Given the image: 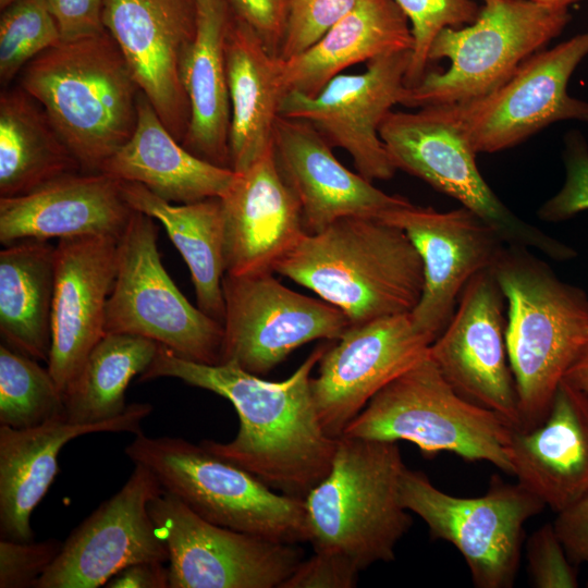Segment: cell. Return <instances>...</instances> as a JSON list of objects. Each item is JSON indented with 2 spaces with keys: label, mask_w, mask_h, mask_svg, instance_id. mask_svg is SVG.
Listing matches in <instances>:
<instances>
[{
  "label": "cell",
  "mask_w": 588,
  "mask_h": 588,
  "mask_svg": "<svg viewBox=\"0 0 588 588\" xmlns=\"http://www.w3.org/2000/svg\"><path fill=\"white\" fill-rule=\"evenodd\" d=\"M148 510L168 549L170 588H280L303 560L297 544L211 524L164 490Z\"/></svg>",
  "instance_id": "4fadbf2b"
},
{
  "label": "cell",
  "mask_w": 588,
  "mask_h": 588,
  "mask_svg": "<svg viewBox=\"0 0 588 588\" xmlns=\"http://www.w3.org/2000/svg\"><path fill=\"white\" fill-rule=\"evenodd\" d=\"M61 41L47 0H16L1 10V85L7 87L33 59Z\"/></svg>",
  "instance_id": "d590c367"
},
{
  "label": "cell",
  "mask_w": 588,
  "mask_h": 588,
  "mask_svg": "<svg viewBox=\"0 0 588 588\" xmlns=\"http://www.w3.org/2000/svg\"><path fill=\"white\" fill-rule=\"evenodd\" d=\"M107 588H170L169 568L161 561L133 563L111 577Z\"/></svg>",
  "instance_id": "bcb514c9"
},
{
  "label": "cell",
  "mask_w": 588,
  "mask_h": 588,
  "mask_svg": "<svg viewBox=\"0 0 588 588\" xmlns=\"http://www.w3.org/2000/svg\"><path fill=\"white\" fill-rule=\"evenodd\" d=\"M58 24L62 41L98 35L106 30L102 22L105 0H47Z\"/></svg>",
  "instance_id": "ee69618b"
},
{
  "label": "cell",
  "mask_w": 588,
  "mask_h": 588,
  "mask_svg": "<svg viewBox=\"0 0 588 588\" xmlns=\"http://www.w3.org/2000/svg\"><path fill=\"white\" fill-rule=\"evenodd\" d=\"M359 0H289L284 36L279 53L290 59L314 45Z\"/></svg>",
  "instance_id": "74e56055"
},
{
  "label": "cell",
  "mask_w": 588,
  "mask_h": 588,
  "mask_svg": "<svg viewBox=\"0 0 588 588\" xmlns=\"http://www.w3.org/2000/svg\"><path fill=\"white\" fill-rule=\"evenodd\" d=\"M332 146L308 122L279 117L272 150L284 181L295 194L307 234L346 217L381 218L409 203L389 195L346 169Z\"/></svg>",
  "instance_id": "7402d4cb"
},
{
  "label": "cell",
  "mask_w": 588,
  "mask_h": 588,
  "mask_svg": "<svg viewBox=\"0 0 588 588\" xmlns=\"http://www.w3.org/2000/svg\"><path fill=\"white\" fill-rule=\"evenodd\" d=\"M102 22L139 90L182 143L189 122L182 70L197 33V0H105Z\"/></svg>",
  "instance_id": "ac0fdd59"
},
{
  "label": "cell",
  "mask_w": 588,
  "mask_h": 588,
  "mask_svg": "<svg viewBox=\"0 0 588 588\" xmlns=\"http://www.w3.org/2000/svg\"><path fill=\"white\" fill-rule=\"evenodd\" d=\"M588 397V339L563 378Z\"/></svg>",
  "instance_id": "7dc6e473"
},
{
  "label": "cell",
  "mask_w": 588,
  "mask_h": 588,
  "mask_svg": "<svg viewBox=\"0 0 588 588\" xmlns=\"http://www.w3.org/2000/svg\"><path fill=\"white\" fill-rule=\"evenodd\" d=\"M118 237L59 240L47 368L63 394L105 333L107 301L117 271Z\"/></svg>",
  "instance_id": "44dd1931"
},
{
  "label": "cell",
  "mask_w": 588,
  "mask_h": 588,
  "mask_svg": "<svg viewBox=\"0 0 588 588\" xmlns=\"http://www.w3.org/2000/svg\"><path fill=\"white\" fill-rule=\"evenodd\" d=\"M63 547L58 539L0 540V588H35Z\"/></svg>",
  "instance_id": "60d3db41"
},
{
  "label": "cell",
  "mask_w": 588,
  "mask_h": 588,
  "mask_svg": "<svg viewBox=\"0 0 588 588\" xmlns=\"http://www.w3.org/2000/svg\"><path fill=\"white\" fill-rule=\"evenodd\" d=\"M272 273L225 272L222 279L221 363L232 362L259 377L299 346L338 340L351 326L339 308L284 286Z\"/></svg>",
  "instance_id": "5bb4252c"
},
{
  "label": "cell",
  "mask_w": 588,
  "mask_h": 588,
  "mask_svg": "<svg viewBox=\"0 0 588 588\" xmlns=\"http://www.w3.org/2000/svg\"><path fill=\"white\" fill-rule=\"evenodd\" d=\"M587 56L585 32L532 54L487 96L440 107L477 154L515 147L555 122L588 123V101L567 90L572 74Z\"/></svg>",
  "instance_id": "7c38bea8"
},
{
  "label": "cell",
  "mask_w": 588,
  "mask_h": 588,
  "mask_svg": "<svg viewBox=\"0 0 588 588\" xmlns=\"http://www.w3.org/2000/svg\"><path fill=\"white\" fill-rule=\"evenodd\" d=\"M412 50L389 53L366 64L357 74H339L315 96L285 94L280 117L311 124L332 147L346 150L366 180L394 176L379 130L387 114L401 105Z\"/></svg>",
  "instance_id": "9a60e30c"
},
{
  "label": "cell",
  "mask_w": 588,
  "mask_h": 588,
  "mask_svg": "<svg viewBox=\"0 0 588 588\" xmlns=\"http://www.w3.org/2000/svg\"><path fill=\"white\" fill-rule=\"evenodd\" d=\"M482 1H483V3H485V2H489V1H491V0H482Z\"/></svg>",
  "instance_id": "f907efd6"
},
{
  "label": "cell",
  "mask_w": 588,
  "mask_h": 588,
  "mask_svg": "<svg viewBox=\"0 0 588 588\" xmlns=\"http://www.w3.org/2000/svg\"><path fill=\"white\" fill-rule=\"evenodd\" d=\"M327 347L314 350L287 379L268 381L232 362L200 364L159 345L138 381L175 378L230 401L240 420L235 438L200 443L272 489L304 499L329 473L338 444L321 426L310 388Z\"/></svg>",
  "instance_id": "6da1fadb"
},
{
  "label": "cell",
  "mask_w": 588,
  "mask_h": 588,
  "mask_svg": "<svg viewBox=\"0 0 588 588\" xmlns=\"http://www.w3.org/2000/svg\"><path fill=\"white\" fill-rule=\"evenodd\" d=\"M230 14L228 0H197V33L182 70L189 105L182 144L197 157L224 168H230L231 109L224 57Z\"/></svg>",
  "instance_id": "f546056e"
},
{
  "label": "cell",
  "mask_w": 588,
  "mask_h": 588,
  "mask_svg": "<svg viewBox=\"0 0 588 588\" xmlns=\"http://www.w3.org/2000/svg\"><path fill=\"white\" fill-rule=\"evenodd\" d=\"M63 413L62 394L48 368L0 345V426L25 429Z\"/></svg>",
  "instance_id": "e575fe53"
},
{
  "label": "cell",
  "mask_w": 588,
  "mask_h": 588,
  "mask_svg": "<svg viewBox=\"0 0 588 588\" xmlns=\"http://www.w3.org/2000/svg\"><path fill=\"white\" fill-rule=\"evenodd\" d=\"M512 428L498 413L457 393L428 355L373 395L342 436L405 440L426 455L450 452L513 475Z\"/></svg>",
  "instance_id": "52a82bcc"
},
{
  "label": "cell",
  "mask_w": 588,
  "mask_h": 588,
  "mask_svg": "<svg viewBox=\"0 0 588 588\" xmlns=\"http://www.w3.org/2000/svg\"><path fill=\"white\" fill-rule=\"evenodd\" d=\"M380 219L403 230L421 258L424 286L411 316L415 328L434 342L467 282L490 269L506 243L465 207L442 212L409 201Z\"/></svg>",
  "instance_id": "d6986e66"
},
{
  "label": "cell",
  "mask_w": 588,
  "mask_h": 588,
  "mask_svg": "<svg viewBox=\"0 0 588 588\" xmlns=\"http://www.w3.org/2000/svg\"><path fill=\"white\" fill-rule=\"evenodd\" d=\"M157 233L152 218L133 211L118 240L105 333L139 335L182 358L220 364L223 324L193 306L176 287L162 266Z\"/></svg>",
  "instance_id": "8fae6325"
},
{
  "label": "cell",
  "mask_w": 588,
  "mask_h": 588,
  "mask_svg": "<svg viewBox=\"0 0 588 588\" xmlns=\"http://www.w3.org/2000/svg\"><path fill=\"white\" fill-rule=\"evenodd\" d=\"M81 167L42 107L21 87L0 95V197L26 194Z\"/></svg>",
  "instance_id": "d6a6232c"
},
{
  "label": "cell",
  "mask_w": 588,
  "mask_h": 588,
  "mask_svg": "<svg viewBox=\"0 0 588 588\" xmlns=\"http://www.w3.org/2000/svg\"><path fill=\"white\" fill-rule=\"evenodd\" d=\"M159 345L139 335L106 333L62 394L66 420L89 425L123 414L131 380L147 370Z\"/></svg>",
  "instance_id": "836d02e7"
},
{
  "label": "cell",
  "mask_w": 588,
  "mask_h": 588,
  "mask_svg": "<svg viewBox=\"0 0 588 588\" xmlns=\"http://www.w3.org/2000/svg\"><path fill=\"white\" fill-rule=\"evenodd\" d=\"M20 87L42 107L82 172H100L135 130L140 90L107 30L44 51L22 70Z\"/></svg>",
  "instance_id": "277c9868"
},
{
  "label": "cell",
  "mask_w": 588,
  "mask_h": 588,
  "mask_svg": "<svg viewBox=\"0 0 588 588\" xmlns=\"http://www.w3.org/2000/svg\"><path fill=\"white\" fill-rule=\"evenodd\" d=\"M507 453L517 481L559 513L588 491V397L565 380L543 421L512 428Z\"/></svg>",
  "instance_id": "484cf974"
},
{
  "label": "cell",
  "mask_w": 588,
  "mask_h": 588,
  "mask_svg": "<svg viewBox=\"0 0 588 588\" xmlns=\"http://www.w3.org/2000/svg\"><path fill=\"white\" fill-rule=\"evenodd\" d=\"M529 249L505 244L490 268L507 307L505 342L522 430L543 421L588 339L587 293L562 281Z\"/></svg>",
  "instance_id": "3957f363"
},
{
  "label": "cell",
  "mask_w": 588,
  "mask_h": 588,
  "mask_svg": "<svg viewBox=\"0 0 588 588\" xmlns=\"http://www.w3.org/2000/svg\"><path fill=\"white\" fill-rule=\"evenodd\" d=\"M273 272L339 308L351 326L412 313L424 286L421 258L405 232L369 217L305 233Z\"/></svg>",
  "instance_id": "7a4b0ae2"
},
{
  "label": "cell",
  "mask_w": 588,
  "mask_h": 588,
  "mask_svg": "<svg viewBox=\"0 0 588 588\" xmlns=\"http://www.w3.org/2000/svg\"><path fill=\"white\" fill-rule=\"evenodd\" d=\"M407 17L413 49L406 73V86L420 82L427 73L429 50L437 35L446 27L458 28L474 23L481 7L475 0H394Z\"/></svg>",
  "instance_id": "8d00e7d4"
},
{
  "label": "cell",
  "mask_w": 588,
  "mask_h": 588,
  "mask_svg": "<svg viewBox=\"0 0 588 588\" xmlns=\"http://www.w3.org/2000/svg\"><path fill=\"white\" fill-rule=\"evenodd\" d=\"M231 13L247 24L266 49L279 57L289 10V0H228Z\"/></svg>",
  "instance_id": "7bdbcfd3"
},
{
  "label": "cell",
  "mask_w": 588,
  "mask_h": 588,
  "mask_svg": "<svg viewBox=\"0 0 588 588\" xmlns=\"http://www.w3.org/2000/svg\"><path fill=\"white\" fill-rule=\"evenodd\" d=\"M571 21L568 9L530 0L485 2L466 27L442 29L431 44L429 62L450 60L442 72H427L406 87V108L449 106L479 99L504 84L529 57L547 48Z\"/></svg>",
  "instance_id": "ba28073f"
},
{
  "label": "cell",
  "mask_w": 588,
  "mask_h": 588,
  "mask_svg": "<svg viewBox=\"0 0 588 588\" xmlns=\"http://www.w3.org/2000/svg\"><path fill=\"white\" fill-rule=\"evenodd\" d=\"M565 181L560 191L537 211L539 219L561 222L588 210V145L579 131L564 137Z\"/></svg>",
  "instance_id": "f35d334b"
},
{
  "label": "cell",
  "mask_w": 588,
  "mask_h": 588,
  "mask_svg": "<svg viewBox=\"0 0 588 588\" xmlns=\"http://www.w3.org/2000/svg\"><path fill=\"white\" fill-rule=\"evenodd\" d=\"M134 465L123 487L70 534L35 588H97L133 563L168 562L148 510L162 488L147 467Z\"/></svg>",
  "instance_id": "e0dca14e"
},
{
  "label": "cell",
  "mask_w": 588,
  "mask_h": 588,
  "mask_svg": "<svg viewBox=\"0 0 588 588\" xmlns=\"http://www.w3.org/2000/svg\"><path fill=\"white\" fill-rule=\"evenodd\" d=\"M404 467L395 441L338 438L329 473L304 498L315 551L342 553L360 571L394 560L413 522L399 497Z\"/></svg>",
  "instance_id": "5b68a950"
},
{
  "label": "cell",
  "mask_w": 588,
  "mask_h": 588,
  "mask_svg": "<svg viewBox=\"0 0 588 588\" xmlns=\"http://www.w3.org/2000/svg\"><path fill=\"white\" fill-rule=\"evenodd\" d=\"M553 525L572 563L576 566L588 563V491L556 513Z\"/></svg>",
  "instance_id": "f6af8a7d"
},
{
  "label": "cell",
  "mask_w": 588,
  "mask_h": 588,
  "mask_svg": "<svg viewBox=\"0 0 588 588\" xmlns=\"http://www.w3.org/2000/svg\"><path fill=\"white\" fill-rule=\"evenodd\" d=\"M151 412L149 403H132L117 418L97 424H71L61 413L30 428L0 426L1 539H34L33 511L58 475V456L69 441L94 432L137 434L142 432V421Z\"/></svg>",
  "instance_id": "cb8c5ba5"
},
{
  "label": "cell",
  "mask_w": 588,
  "mask_h": 588,
  "mask_svg": "<svg viewBox=\"0 0 588 588\" xmlns=\"http://www.w3.org/2000/svg\"><path fill=\"white\" fill-rule=\"evenodd\" d=\"M16 0H0V9L3 10Z\"/></svg>",
  "instance_id": "681fc988"
},
{
  "label": "cell",
  "mask_w": 588,
  "mask_h": 588,
  "mask_svg": "<svg viewBox=\"0 0 588 588\" xmlns=\"http://www.w3.org/2000/svg\"><path fill=\"white\" fill-rule=\"evenodd\" d=\"M379 134L396 170L456 199L495 228L506 244L535 248L558 261L576 257L573 247L525 222L501 201L477 167V152L442 107L392 110Z\"/></svg>",
  "instance_id": "30bf717a"
},
{
  "label": "cell",
  "mask_w": 588,
  "mask_h": 588,
  "mask_svg": "<svg viewBox=\"0 0 588 588\" xmlns=\"http://www.w3.org/2000/svg\"><path fill=\"white\" fill-rule=\"evenodd\" d=\"M526 559L535 587H578L577 566L567 556L553 523H547L531 534L526 543Z\"/></svg>",
  "instance_id": "ab89813d"
},
{
  "label": "cell",
  "mask_w": 588,
  "mask_h": 588,
  "mask_svg": "<svg viewBox=\"0 0 588 588\" xmlns=\"http://www.w3.org/2000/svg\"><path fill=\"white\" fill-rule=\"evenodd\" d=\"M433 340L411 313L350 326L328 346L310 388L323 430L340 438L382 388L429 355Z\"/></svg>",
  "instance_id": "2e32d148"
},
{
  "label": "cell",
  "mask_w": 588,
  "mask_h": 588,
  "mask_svg": "<svg viewBox=\"0 0 588 588\" xmlns=\"http://www.w3.org/2000/svg\"><path fill=\"white\" fill-rule=\"evenodd\" d=\"M133 209L120 181L103 172L62 175L26 194L0 197V242L87 235L120 237Z\"/></svg>",
  "instance_id": "d4e9b609"
},
{
  "label": "cell",
  "mask_w": 588,
  "mask_h": 588,
  "mask_svg": "<svg viewBox=\"0 0 588 588\" xmlns=\"http://www.w3.org/2000/svg\"><path fill=\"white\" fill-rule=\"evenodd\" d=\"M225 272H273L306 232L299 203L275 163L272 147L219 197Z\"/></svg>",
  "instance_id": "603a6c76"
},
{
  "label": "cell",
  "mask_w": 588,
  "mask_h": 588,
  "mask_svg": "<svg viewBox=\"0 0 588 588\" xmlns=\"http://www.w3.org/2000/svg\"><path fill=\"white\" fill-rule=\"evenodd\" d=\"M56 280V247L24 240L0 252V333L4 344L48 362Z\"/></svg>",
  "instance_id": "1f68e13d"
},
{
  "label": "cell",
  "mask_w": 588,
  "mask_h": 588,
  "mask_svg": "<svg viewBox=\"0 0 588 588\" xmlns=\"http://www.w3.org/2000/svg\"><path fill=\"white\" fill-rule=\"evenodd\" d=\"M413 45L409 22L394 0H359L314 45L282 60L284 95L313 97L347 68Z\"/></svg>",
  "instance_id": "f1b7e54d"
},
{
  "label": "cell",
  "mask_w": 588,
  "mask_h": 588,
  "mask_svg": "<svg viewBox=\"0 0 588 588\" xmlns=\"http://www.w3.org/2000/svg\"><path fill=\"white\" fill-rule=\"evenodd\" d=\"M120 187L133 210L162 224L191 271L197 307L223 324L225 261L220 198L176 205L138 183L120 181Z\"/></svg>",
  "instance_id": "4dcf8cb0"
},
{
  "label": "cell",
  "mask_w": 588,
  "mask_h": 588,
  "mask_svg": "<svg viewBox=\"0 0 588 588\" xmlns=\"http://www.w3.org/2000/svg\"><path fill=\"white\" fill-rule=\"evenodd\" d=\"M505 298L490 269L475 274L429 348V356L463 397L519 427L518 397L509 363Z\"/></svg>",
  "instance_id": "ffe728a7"
},
{
  "label": "cell",
  "mask_w": 588,
  "mask_h": 588,
  "mask_svg": "<svg viewBox=\"0 0 588 588\" xmlns=\"http://www.w3.org/2000/svg\"><path fill=\"white\" fill-rule=\"evenodd\" d=\"M100 172L142 184L173 204L221 197L236 177L232 169L208 162L186 149L142 91L132 136L102 164Z\"/></svg>",
  "instance_id": "4316f807"
},
{
  "label": "cell",
  "mask_w": 588,
  "mask_h": 588,
  "mask_svg": "<svg viewBox=\"0 0 588 588\" xmlns=\"http://www.w3.org/2000/svg\"><path fill=\"white\" fill-rule=\"evenodd\" d=\"M535 3L555 8V9H568L571 5L577 3L580 0H530Z\"/></svg>",
  "instance_id": "c3c4849f"
},
{
  "label": "cell",
  "mask_w": 588,
  "mask_h": 588,
  "mask_svg": "<svg viewBox=\"0 0 588 588\" xmlns=\"http://www.w3.org/2000/svg\"><path fill=\"white\" fill-rule=\"evenodd\" d=\"M125 454L147 467L162 490L211 524L275 542L309 541L304 499L273 492L261 479L201 443L139 432Z\"/></svg>",
  "instance_id": "8992f818"
},
{
  "label": "cell",
  "mask_w": 588,
  "mask_h": 588,
  "mask_svg": "<svg viewBox=\"0 0 588 588\" xmlns=\"http://www.w3.org/2000/svg\"><path fill=\"white\" fill-rule=\"evenodd\" d=\"M231 120L230 168L243 172L272 147L280 117L282 59L272 56L255 32L230 14L224 38Z\"/></svg>",
  "instance_id": "83f0119b"
},
{
  "label": "cell",
  "mask_w": 588,
  "mask_h": 588,
  "mask_svg": "<svg viewBox=\"0 0 588 588\" xmlns=\"http://www.w3.org/2000/svg\"><path fill=\"white\" fill-rule=\"evenodd\" d=\"M587 587H588V581H587Z\"/></svg>",
  "instance_id": "816d5d0a"
},
{
  "label": "cell",
  "mask_w": 588,
  "mask_h": 588,
  "mask_svg": "<svg viewBox=\"0 0 588 588\" xmlns=\"http://www.w3.org/2000/svg\"><path fill=\"white\" fill-rule=\"evenodd\" d=\"M400 502L428 526L430 537L453 544L478 588H511L518 571L526 522L546 506L520 485L492 476L485 494L462 498L434 487L421 471L404 467Z\"/></svg>",
  "instance_id": "9c48e42d"
},
{
  "label": "cell",
  "mask_w": 588,
  "mask_h": 588,
  "mask_svg": "<svg viewBox=\"0 0 588 588\" xmlns=\"http://www.w3.org/2000/svg\"><path fill=\"white\" fill-rule=\"evenodd\" d=\"M360 569L342 553L315 551L302 560L280 588H353Z\"/></svg>",
  "instance_id": "b9f144b4"
}]
</instances>
